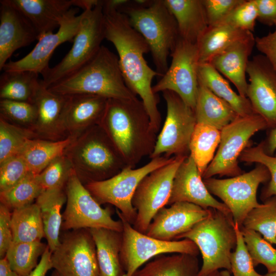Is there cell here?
Instances as JSON below:
<instances>
[{
  "instance_id": "obj_1",
  "label": "cell",
  "mask_w": 276,
  "mask_h": 276,
  "mask_svg": "<svg viewBox=\"0 0 276 276\" xmlns=\"http://www.w3.org/2000/svg\"><path fill=\"white\" fill-rule=\"evenodd\" d=\"M104 14L105 39L114 46L125 82L141 98L152 127L157 133L162 118L157 106L159 99L153 91L152 81L161 75L152 69L145 59L144 54L150 51L149 47L124 14L113 11Z\"/></svg>"
},
{
  "instance_id": "obj_2",
  "label": "cell",
  "mask_w": 276,
  "mask_h": 276,
  "mask_svg": "<svg viewBox=\"0 0 276 276\" xmlns=\"http://www.w3.org/2000/svg\"><path fill=\"white\" fill-rule=\"evenodd\" d=\"M123 157L127 167L134 168L153 153L157 139L141 100L108 99L99 124Z\"/></svg>"
},
{
  "instance_id": "obj_3",
  "label": "cell",
  "mask_w": 276,
  "mask_h": 276,
  "mask_svg": "<svg viewBox=\"0 0 276 276\" xmlns=\"http://www.w3.org/2000/svg\"><path fill=\"white\" fill-rule=\"evenodd\" d=\"M48 89L66 96L86 94L115 99L137 98L125 82L118 57L103 45L84 66Z\"/></svg>"
},
{
  "instance_id": "obj_4",
  "label": "cell",
  "mask_w": 276,
  "mask_h": 276,
  "mask_svg": "<svg viewBox=\"0 0 276 276\" xmlns=\"http://www.w3.org/2000/svg\"><path fill=\"white\" fill-rule=\"evenodd\" d=\"M64 154L84 185L108 179L127 167L116 147L99 125L74 139Z\"/></svg>"
},
{
  "instance_id": "obj_5",
  "label": "cell",
  "mask_w": 276,
  "mask_h": 276,
  "mask_svg": "<svg viewBox=\"0 0 276 276\" xmlns=\"http://www.w3.org/2000/svg\"><path fill=\"white\" fill-rule=\"evenodd\" d=\"M119 12L127 16L147 43L156 71L162 77L169 67V55L179 38L176 21L165 0L152 1L146 7L137 6L131 1Z\"/></svg>"
},
{
  "instance_id": "obj_6",
  "label": "cell",
  "mask_w": 276,
  "mask_h": 276,
  "mask_svg": "<svg viewBox=\"0 0 276 276\" xmlns=\"http://www.w3.org/2000/svg\"><path fill=\"white\" fill-rule=\"evenodd\" d=\"M188 239L199 248L202 264L198 276H208L225 269L231 273L232 250L235 249L237 236L233 218L222 212L210 208L208 216L176 240Z\"/></svg>"
},
{
  "instance_id": "obj_7",
  "label": "cell",
  "mask_w": 276,
  "mask_h": 276,
  "mask_svg": "<svg viewBox=\"0 0 276 276\" xmlns=\"http://www.w3.org/2000/svg\"><path fill=\"white\" fill-rule=\"evenodd\" d=\"M101 3V0L95 8L81 13L79 28L71 50L60 62L41 75V82L46 88L82 68L99 52L105 39L104 14Z\"/></svg>"
},
{
  "instance_id": "obj_8",
  "label": "cell",
  "mask_w": 276,
  "mask_h": 276,
  "mask_svg": "<svg viewBox=\"0 0 276 276\" xmlns=\"http://www.w3.org/2000/svg\"><path fill=\"white\" fill-rule=\"evenodd\" d=\"M173 158L160 156L151 159L138 168L126 167L108 179L90 182L84 186L99 204L114 205L123 217L132 225L137 213L132 204V199L139 183L145 176L169 163Z\"/></svg>"
},
{
  "instance_id": "obj_9",
  "label": "cell",
  "mask_w": 276,
  "mask_h": 276,
  "mask_svg": "<svg viewBox=\"0 0 276 276\" xmlns=\"http://www.w3.org/2000/svg\"><path fill=\"white\" fill-rule=\"evenodd\" d=\"M268 128L260 115L238 116L221 130V139L215 155L202 175L203 179L218 175L234 177L242 174L238 159L251 137Z\"/></svg>"
},
{
  "instance_id": "obj_10",
  "label": "cell",
  "mask_w": 276,
  "mask_h": 276,
  "mask_svg": "<svg viewBox=\"0 0 276 276\" xmlns=\"http://www.w3.org/2000/svg\"><path fill=\"white\" fill-rule=\"evenodd\" d=\"M117 213L123 223L120 259L126 276H132L144 264L159 255L175 253L197 256L200 253L191 240L164 241L150 237L134 229L117 209Z\"/></svg>"
},
{
  "instance_id": "obj_11",
  "label": "cell",
  "mask_w": 276,
  "mask_h": 276,
  "mask_svg": "<svg viewBox=\"0 0 276 276\" xmlns=\"http://www.w3.org/2000/svg\"><path fill=\"white\" fill-rule=\"evenodd\" d=\"M270 175L263 165L250 171L226 179L209 178L203 179L210 193L222 200L230 210L235 223L240 227L248 213L259 207L257 193L261 183L269 181Z\"/></svg>"
},
{
  "instance_id": "obj_12",
  "label": "cell",
  "mask_w": 276,
  "mask_h": 276,
  "mask_svg": "<svg viewBox=\"0 0 276 276\" xmlns=\"http://www.w3.org/2000/svg\"><path fill=\"white\" fill-rule=\"evenodd\" d=\"M67 200L61 229L104 228L122 232L121 219L112 218L110 207L103 208L73 171L65 187Z\"/></svg>"
},
{
  "instance_id": "obj_13",
  "label": "cell",
  "mask_w": 276,
  "mask_h": 276,
  "mask_svg": "<svg viewBox=\"0 0 276 276\" xmlns=\"http://www.w3.org/2000/svg\"><path fill=\"white\" fill-rule=\"evenodd\" d=\"M188 156H173L169 163L151 172L140 182L132 199L137 213L132 225L136 231L146 234L154 216L168 205L176 171Z\"/></svg>"
},
{
  "instance_id": "obj_14",
  "label": "cell",
  "mask_w": 276,
  "mask_h": 276,
  "mask_svg": "<svg viewBox=\"0 0 276 276\" xmlns=\"http://www.w3.org/2000/svg\"><path fill=\"white\" fill-rule=\"evenodd\" d=\"M163 95L167 114L149 157L189 155L190 140L197 124L194 110L174 92L166 90Z\"/></svg>"
},
{
  "instance_id": "obj_15",
  "label": "cell",
  "mask_w": 276,
  "mask_h": 276,
  "mask_svg": "<svg viewBox=\"0 0 276 276\" xmlns=\"http://www.w3.org/2000/svg\"><path fill=\"white\" fill-rule=\"evenodd\" d=\"M170 55L171 64L152 86L153 91L156 94L166 90L174 92L194 110L199 88L197 44L179 37Z\"/></svg>"
},
{
  "instance_id": "obj_16",
  "label": "cell",
  "mask_w": 276,
  "mask_h": 276,
  "mask_svg": "<svg viewBox=\"0 0 276 276\" xmlns=\"http://www.w3.org/2000/svg\"><path fill=\"white\" fill-rule=\"evenodd\" d=\"M51 260L60 276H101L96 245L88 228L62 235Z\"/></svg>"
},
{
  "instance_id": "obj_17",
  "label": "cell",
  "mask_w": 276,
  "mask_h": 276,
  "mask_svg": "<svg viewBox=\"0 0 276 276\" xmlns=\"http://www.w3.org/2000/svg\"><path fill=\"white\" fill-rule=\"evenodd\" d=\"M78 8H71L60 21L58 30L41 35L35 47L23 58L7 62L3 72L29 71L42 75L50 67V58L56 48L65 42H72L78 31L82 17Z\"/></svg>"
},
{
  "instance_id": "obj_18",
  "label": "cell",
  "mask_w": 276,
  "mask_h": 276,
  "mask_svg": "<svg viewBox=\"0 0 276 276\" xmlns=\"http://www.w3.org/2000/svg\"><path fill=\"white\" fill-rule=\"evenodd\" d=\"M246 74L249 82L246 97L268 128H276V71L267 58L259 54L249 60Z\"/></svg>"
},
{
  "instance_id": "obj_19",
  "label": "cell",
  "mask_w": 276,
  "mask_h": 276,
  "mask_svg": "<svg viewBox=\"0 0 276 276\" xmlns=\"http://www.w3.org/2000/svg\"><path fill=\"white\" fill-rule=\"evenodd\" d=\"M69 96L54 93L41 82L33 103L37 108V118L31 131L36 139L58 141L68 137L65 113Z\"/></svg>"
},
{
  "instance_id": "obj_20",
  "label": "cell",
  "mask_w": 276,
  "mask_h": 276,
  "mask_svg": "<svg viewBox=\"0 0 276 276\" xmlns=\"http://www.w3.org/2000/svg\"><path fill=\"white\" fill-rule=\"evenodd\" d=\"M177 202L192 203L205 209L214 208L232 217L228 207L216 200L208 191L194 160L190 154L176 171L167 205Z\"/></svg>"
},
{
  "instance_id": "obj_21",
  "label": "cell",
  "mask_w": 276,
  "mask_h": 276,
  "mask_svg": "<svg viewBox=\"0 0 276 276\" xmlns=\"http://www.w3.org/2000/svg\"><path fill=\"white\" fill-rule=\"evenodd\" d=\"M210 208L187 202H177L160 210L152 219L146 234L164 241L176 240L205 218Z\"/></svg>"
},
{
  "instance_id": "obj_22",
  "label": "cell",
  "mask_w": 276,
  "mask_h": 276,
  "mask_svg": "<svg viewBox=\"0 0 276 276\" xmlns=\"http://www.w3.org/2000/svg\"><path fill=\"white\" fill-rule=\"evenodd\" d=\"M0 70L13 53L29 45L39 36L36 31L17 9L0 1Z\"/></svg>"
},
{
  "instance_id": "obj_23",
  "label": "cell",
  "mask_w": 276,
  "mask_h": 276,
  "mask_svg": "<svg viewBox=\"0 0 276 276\" xmlns=\"http://www.w3.org/2000/svg\"><path fill=\"white\" fill-rule=\"evenodd\" d=\"M255 45L252 33L234 42L208 62L231 81L238 94L246 97V74L249 57Z\"/></svg>"
},
{
  "instance_id": "obj_24",
  "label": "cell",
  "mask_w": 276,
  "mask_h": 276,
  "mask_svg": "<svg viewBox=\"0 0 276 276\" xmlns=\"http://www.w3.org/2000/svg\"><path fill=\"white\" fill-rule=\"evenodd\" d=\"M108 99L93 95L69 96L65 113L68 137L75 139L89 128L99 125Z\"/></svg>"
},
{
  "instance_id": "obj_25",
  "label": "cell",
  "mask_w": 276,
  "mask_h": 276,
  "mask_svg": "<svg viewBox=\"0 0 276 276\" xmlns=\"http://www.w3.org/2000/svg\"><path fill=\"white\" fill-rule=\"evenodd\" d=\"M5 1L26 17L39 37L59 28L61 20L73 6V0Z\"/></svg>"
},
{
  "instance_id": "obj_26",
  "label": "cell",
  "mask_w": 276,
  "mask_h": 276,
  "mask_svg": "<svg viewBox=\"0 0 276 276\" xmlns=\"http://www.w3.org/2000/svg\"><path fill=\"white\" fill-rule=\"evenodd\" d=\"M177 25L179 37L197 44L209 27L202 0H165Z\"/></svg>"
},
{
  "instance_id": "obj_27",
  "label": "cell",
  "mask_w": 276,
  "mask_h": 276,
  "mask_svg": "<svg viewBox=\"0 0 276 276\" xmlns=\"http://www.w3.org/2000/svg\"><path fill=\"white\" fill-rule=\"evenodd\" d=\"M94 239L101 276H126L120 252L122 232L104 228L89 229Z\"/></svg>"
},
{
  "instance_id": "obj_28",
  "label": "cell",
  "mask_w": 276,
  "mask_h": 276,
  "mask_svg": "<svg viewBox=\"0 0 276 276\" xmlns=\"http://www.w3.org/2000/svg\"><path fill=\"white\" fill-rule=\"evenodd\" d=\"M65 188L44 190L36 199L43 224L45 238L52 252L60 243L62 223L61 210L66 202Z\"/></svg>"
},
{
  "instance_id": "obj_29",
  "label": "cell",
  "mask_w": 276,
  "mask_h": 276,
  "mask_svg": "<svg viewBox=\"0 0 276 276\" xmlns=\"http://www.w3.org/2000/svg\"><path fill=\"white\" fill-rule=\"evenodd\" d=\"M194 112L197 123L220 131L239 116L228 103L199 83Z\"/></svg>"
},
{
  "instance_id": "obj_30",
  "label": "cell",
  "mask_w": 276,
  "mask_h": 276,
  "mask_svg": "<svg viewBox=\"0 0 276 276\" xmlns=\"http://www.w3.org/2000/svg\"><path fill=\"white\" fill-rule=\"evenodd\" d=\"M198 75L199 83L228 103L239 116L257 114L248 99L234 91L229 82L209 63H199Z\"/></svg>"
},
{
  "instance_id": "obj_31",
  "label": "cell",
  "mask_w": 276,
  "mask_h": 276,
  "mask_svg": "<svg viewBox=\"0 0 276 276\" xmlns=\"http://www.w3.org/2000/svg\"><path fill=\"white\" fill-rule=\"evenodd\" d=\"M197 256L176 254L155 257L139 268L132 276H198Z\"/></svg>"
},
{
  "instance_id": "obj_32",
  "label": "cell",
  "mask_w": 276,
  "mask_h": 276,
  "mask_svg": "<svg viewBox=\"0 0 276 276\" xmlns=\"http://www.w3.org/2000/svg\"><path fill=\"white\" fill-rule=\"evenodd\" d=\"M74 140L70 137L58 141L30 139L19 154L30 171L38 174L53 160L64 154Z\"/></svg>"
},
{
  "instance_id": "obj_33",
  "label": "cell",
  "mask_w": 276,
  "mask_h": 276,
  "mask_svg": "<svg viewBox=\"0 0 276 276\" xmlns=\"http://www.w3.org/2000/svg\"><path fill=\"white\" fill-rule=\"evenodd\" d=\"M250 33L226 25L209 26L198 43L199 63H208L236 41Z\"/></svg>"
},
{
  "instance_id": "obj_34",
  "label": "cell",
  "mask_w": 276,
  "mask_h": 276,
  "mask_svg": "<svg viewBox=\"0 0 276 276\" xmlns=\"http://www.w3.org/2000/svg\"><path fill=\"white\" fill-rule=\"evenodd\" d=\"M38 75L29 71L4 72L0 76L1 100L33 103L40 84Z\"/></svg>"
},
{
  "instance_id": "obj_35",
  "label": "cell",
  "mask_w": 276,
  "mask_h": 276,
  "mask_svg": "<svg viewBox=\"0 0 276 276\" xmlns=\"http://www.w3.org/2000/svg\"><path fill=\"white\" fill-rule=\"evenodd\" d=\"M11 222L13 241L32 242L45 237L40 209L36 203L12 211Z\"/></svg>"
},
{
  "instance_id": "obj_36",
  "label": "cell",
  "mask_w": 276,
  "mask_h": 276,
  "mask_svg": "<svg viewBox=\"0 0 276 276\" xmlns=\"http://www.w3.org/2000/svg\"><path fill=\"white\" fill-rule=\"evenodd\" d=\"M221 139V131L203 124L197 123L189 145L190 155L202 176L213 159Z\"/></svg>"
},
{
  "instance_id": "obj_37",
  "label": "cell",
  "mask_w": 276,
  "mask_h": 276,
  "mask_svg": "<svg viewBox=\"0 0 276 276\" xmlns=\"http://www.w3.org/2000/svg\"><path fill=\"white\" fill-rule=\"evenodd\" d=\"M48 245L41 241L32 242L13 241L5 257L11 268L22 276H29L38 265V260Z\"/></svg>"
},
{
  "instance_id": "obj_38",
  "label": "cell",
  "mask_w": 276,
  "mask_h": 276,
  "mask_svg": "<svg viewBox=\"0 0 276 276\" xmlns=\"http://www.w3.org/2000/svg\"><path fill=\"white\" fill-rule=\"evenodd\" d=\"M263 202L248 213L242 226L259 233L268 242L276 245V196Z\"/></svg>"
},
{
  "instance_id": "obj_39",
  "label": "cell",
  "mask_w": 276,
  "mask_h": 276,
  "mask_svg": "<svg viewBox=\"0 0 276 276\" xmlns=\"http://www.w3.org/2000/svg\"><path fill=\"white\" fill-rule=\"evenodd\" d=\"M44 190L37 174L30 172L14 186L0 192L1 203L13 211L33 203Z\"/></svg>"
},
{
  "instance_id": "obj_40",
  "label": "cell",
  "mask_w": 276,
  "mask_h": 276,
  "mask_svg": "<svg viewBox=\"0 0 276 276\" xmlns=\"http://www.w3.org/2000/svg\"><path fill=\"white\" fill-rule=\"evenodd\" d=\"M240 229L254 267L261 264L266 268L268 273L275 272L276 249L259 233L243 226Z\"/></svg>"
},
{
  "instance_id": "obj_41",
  "label": "cell",
  "mask_w": 276,
  "mask_h": 276,
  "mask_svg": "<svg viewBox=\"0 0 276 276\" xmlns=\"http://www.w3.org/2000/svg\"><path fill=\"white\" fill-rule=\"evenodd\" d=\"M36 139L34 133L6 122L0 118V163L19 154L30 139Z\"/></svg>"
},
{
  "instance_id": "obj_42",
  "label": "cell",
  "mask_w": 276,
  "mask_h": 276,
  "mask_svg": "<svg viewBox=\"0 0 276 276\" xmlns=\"http://www.w3.org/2000/svg\"><path fill=\"white\" fill-rule=\"evenodd\" d=\"M0 118L31 131L37 118V108L32 102L1 100Z\"/></svg>"
},
{
  "instance_id": "obj_43",
  "label": "cell",
  "mask_w": 276,
  "mask_h": 276,
  "mask_svg": "<svg viewBox=\"0 0 276 276\" xmlns=\"http://www.w3.org/2000/svg\"><path fill=\"white\" fill-rule=\"evenodd\" d=\"M239 160L247 163H256L265 166L268 170L270 178L262 190L260 198L263 201L276 196V154H267L264 149V142L256 146L247 147L240 156Z\"/></svg>"
},
{
  "instance_id": "obj_44",
  "label": "cell",
  "mask_w": 276,
  "mask_h": 276,
  "mask_svg": "<svg viewBox=\"0 0 276 276\" xmlns=\"http://www.w3.org/2000/svg\"><path fill=\"white\" fill-rule=\"evenodd\" d=\"M73 171L70 160L64 154L53 160L37 177L44 190L64 189Z\"/></svg>"
},
{
  "instance_id": "obj_45",
  "label": "cell",
  "mask_w": 276,
  "mask_h": 276,
  "mask_svg": "<svg viewBox=\"0 0 276 276\" xmlns=\"http://www.w3.org/2000/svg\"><path fill=\"white\" fill-rule=\"evenodd\" d=\"M235 229L237 236V244L230 258L231 273L234 276H264L255 270L252 261L244 241L240 227L237 223H235Z\"/></svg>"
},
{
  "instance_id": "obj_46",
  "label": "cell",
  "mask_w": 276,
  "mask_h": 276,
  "mask_svg": "<svg viewBox=\"0 0 276 276\" xmlns=\"http://www.w3.org/2000/svg\"><path fill=\"white\" fill-rule=\"evenodd\" d=\"M257 18L258 11L255 0H243L218 25H229L252 33Z\"/></svg>"
},
{
  "instance_id": "obj_47",
  "label": "cell",
  "mask_w": 276,
  "mask_h": 276,
  "mask_svg": "<svg viewBox=\"0 0 276 276\" xmlns=\"http://www.w3.org/2000/svg\"><path fill=\"white\" fill-rule=\"evenodd\" d=\"M31 172L22 157L18 154L0 163V192L6 191Z\"/></svg>"
},
{
  "instance_id": "obj_48",
  "label": "cell",
  "mask_w": 276,
  "mask_h": 276,
  "mask_svg": "<svg viewBox=\"0 0 276 276\" xmlns=\"http://www.w3.org/2000/svg\"><path fill=\"white\" fill-rule=\"evenodd\" d=\"M243 0H202L209 26L218 25Z\"/></svg>"
},
{
  "instance_id": "obj_49",
  "label": "cell",
  "mask_w": 276,
  "mask_h": 276,
  "mask_svg": "<svg viewBox=\"0 0 276 276\" xmlns=\"http://www.w3.org/2000/svg\"><path fill=\"white\" fill-rule=\"evenodd\" d=\"M11 210L5 205L0 204V257H5L7 251L13 242L11 228Z\"/></svg>"
},
{
  "instance_id": "obj_50",
  "label": "cell",
  "mask_w": 276,
  "mask_h": 276,
  "mask_svg": "<svg viewBox=\"0 0 276 276\" xmlns=\"http://www.w3.org/2000/svg\"><path fill=\"white\" fill-rule=\"evenodd\" d=\"M274 26L273 32L255 38V46L267 58L276 71V21Z\"/></svg>"
},
{
  "instance_id": "obj_51",
  "label": "cell",
  "mask_w": 276,
  "mask_h": 276,
  "mask_svg": "<svg viewBox=\"0 0 276 276\" xmlns=\"http://www.w3.org/2000/svg\"><path fill=\"white\" fill-rule=\"evenodd\" d=\"M257 20L265 25L272 26L276 21V0H255Z\"/></svg>"
},
{
  "instance_id": "obj_52",
  "label": "cell",
  "mask_w": 276,
  "mask_h": 276,
  "mask_svg": "<svg viewBox=\"0 0 276 276\" xmlns=\"http://www.w3.org/2000/svg\"><path fill=\"white\" fill-rule=\"evenodd\" d=\"M52 252L48 245L36 267L29 276H45L48 271L53 268L51 260Z\"/></svg>"
},
{
  "instance_id": "obj_53",
  "label": "cell",
  "mask_w": 276,
  "mask_h": 276,
  "mask_svg": "<svg viewBox=\"0 0 276 276\" xmlns=\"http://www.w3.org/2000/svg\"><path fill=\"white\" fill-rule=\"evenodd\" d=\"M129 0H103L102 1V7L104 14L113 11H119L123 7L129 4Z\"/></svg>"
},
{
  "instance_id": "obj_54",
  "label": "cell",
  "mask_w": 276,
  "mask_h": 276,
  "mask_svg": "<svg viewBox=\"0 0 276 276\" xmlns=\"http://www.w3.org/2000/svg\"><path fill=\"white\" fill-rule=\"evenodd\" d=\"M264 142L265 152L270 155H273L276 151V128L271 129L267 139Z\"/></svg>"
},
{
  "instance_id": "obj_55",
  "label": "cell",
  "mask_w": 276,
  "mask_h": 276,
  "mask_svg": "<svg viewBox=\"0 0 276 276\" xmlns=\"http://www.w3.org/2000/svg\"><path fill=\"white\" fill-rule=\"evenodd\" d=\"M0 276H22L14 270L10 266L6 258L0 260Z\"/></svg>"
},
{
  "instance_id": "obj_56",
  "label": "cell",
  "mask_w": 276,
  "mask_h": 276,
  "mask_svg": "<svg viewBox=\"0 0 276 276\" xmlns=\"http://www.w3.org/2000/svg\"><path fill=\"white\" fill-rule=\"evenodd\" d=\"M100 2V0H73V6L82 8L84 11L93 9Z\"/></svg>"
},
{
  "instance_id": "obj_57",
  "label": "cell",
  "mask_w": 276,
  "mask_h": 276,
  "mask_svg": "<svg viewBox=\"0 0 276 276\" xmlns=\"http://www.w3.org/2000/svg\"><path fill=\"white\" fill-rule=\"evenodd\" d=\"M208 276H231V273L226 270H222L221 271L219 270H216L211 274H210Z\"/></svg>"
},
{
  "instance_id": "obj_58",
  "label": "cell",
  "mask_w": 276,
  "mask_h": 276,
  "mask_svg": "<svg viewBox=\"0 0 276 276\" xmlns=\"http://www.w3.org/2000/svg\"><path fill=\"white\" fill-rule=\"evenodd\" d=\"M264 276H276V271L271 273L267 272V273H266L265 275H264Z\"/></svg>"
},
{
  "instance_id": "obj_59",
  "label": "cell",
  "mask_w": 276,
  "mask_h": 276,
  "mask_svg": "<svg viewBox=\"0 0 276 276\" xmlns=\"http://www.w3.org/2000/svg\"><path fill=\"white\" fill-rule=\"evenodd\" d=\"M51 276H60V275L57 272L56 270H54Z\"/></svg>"
}]
</instances>
